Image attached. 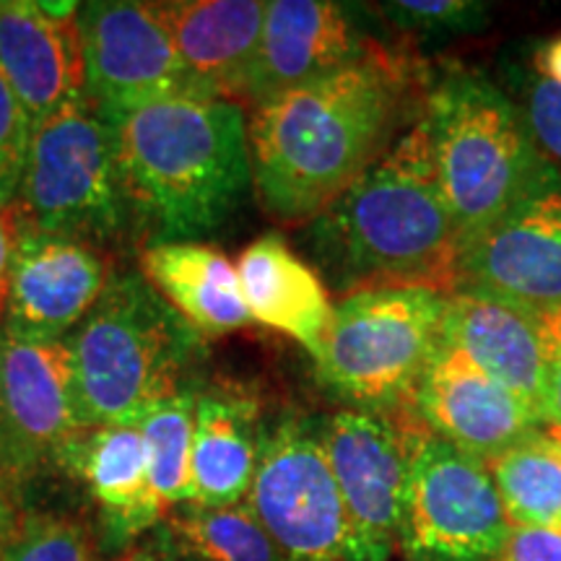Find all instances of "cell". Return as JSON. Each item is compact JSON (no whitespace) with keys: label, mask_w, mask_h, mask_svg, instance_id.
I'll list each match as a JSON object with an SVG mask.
<instances>
[{"label":"cell","mask_w":561,"mask_h":561,"mask_svg":"<svg viewBox=\"0 0 561 561\" xmlns=\"http://www.w3.org/2000/svg\"><path fill=\"white\" fill-rule=\"evenodd\" d=\"M512 528L561 530V439L541 426L486 462Z\"/></svg>","instance_id":"cell-24"},{"label":"cell","mask_w":561,"mask_h":561,"mask_svg":"<svg viewBox=\"0 0 561 561\" xmlns=\"http://www.w3.org/2000/svg\"><path fill=\"white\" fill-rule=\"evenodd\" d=\"M79 13L55 16L42 3L0 0V70L34 128L87 96Z\"/></svg>","instance_id":"cell-18"},{"label":"cell","mask_w":561,"mask_h":561,"mask_svg":"<svg viewBox=\"0 0 561 561\" xmlns=\"http://www.w3.org/2000/svg\"><path fill=\"white\" fill-rule=\"evenodd\" d=\"M21 231L19 214L13 206H0V322H3L5 291H9V273L13 261V248H16Z\"/></svg>","instance_id":"cell-32"},{"label":"cell","mask_w":561,"mask_h":561,"mask_svg":"<svg viewBox=\"0 0 561 561\" xmlns=\"http://www.w3.org/2000/svg\"><path fill=\"white\" fill-rule=\"evenodd\" d=\"M144 278L203 339L250 325L240 273L221 250L203 242H157L140 255Z\"/></svg>","instance_id":"cell-23"},{"label":"cell","mask_w":561,"mask_h":561,"mask_svg":"<svg viewBox=\"0 0 561 561\" xmlns=\"http://www.w3.org/2000/svg\"><path fill=\"white\" fill-rule=\"evenodd\" d=\"M411 411L426 432L489 462L543 426L541 416L439 341L411 392Z\"/></svg>","instance_id":"cell-15"},{"label":"cell","mask_w":561,"mask_h":561,"mask_svg":"<svg viewBox=\"0 0 561 561\" xmlns=\"http://www.w3.org/2000/svg\"><path fill=\"white\" fill-rule=\"evenodd\" d=\"M16 525H19V517L16 512H13L9 494L0 489V551H3V546L9 543V538L13 536V530H16Z\"/></svg>","instance_id":"cell-36"},{"label":"cell","mask_w":561,"mask_h":561,"mask_svg":"<svg viewBox=\"0 0 561 561\" xmlns=\"http://www.w3.org/2000/svg\"><path fill=\"white\" fill-rule=\"evenodd\" d=\"M115 561H157V549H153V541L138 546V549L125 551L123 557H117Z\"/></svg>","instance_id":"cell-38"},{"label":"cell","mask_w":561,"mask_h":561,"mask_svg":"<svg viewBox=\"0 0 561 561\" xmlns=\"http://www.w3.org/2000/svg\"><path fill=\"white\" fill-rule=\"evenodd\" d=\"M510 528L486 462L421 432L396 536L405 561H491Z\"/></svg>","instance_id":"cell-9"},{"label":"cell","mask_w":561,"mask_h":561,"mask_svg":"<svg viewBox=\"0 0 561 561\" xmlns=\"http://www.w3.org/2000/svg\"><path fill=\"white\" fill-rule=\"evenodd\" d=\"M424 432L409 409L380 413L341 409L320 419V439L346 507L377 559L396 549L403 491L416 437Z\"/></svg>","instance_id":"cell-10"},{"label":"cell","mask_w":561,"mask_h":561,"mask_svg":"<svg viewBox=\"0 0 561 561\" xmlns=\"http://www.w3.org/2000/svg\"><path fill=\"white\" fill-rule=\"evenodd\" d=\"M450 294L388 286L346 294L333 305L318 380L351 409H409L421 371L442 341Z\"/></svg>","instance_id":"cell-6"},{"label":"cell","mask_w":561,"mask_h":561,"mask_svg":"<svg viewBox=\"0 0 561 561\" xmlns=\"http://www.w3.org/2000/svg\"><path fill=\"white\" fill-rule=\"evenodd\" d=\"M110 280L100 248L21 227L0 328L26 339H68Z\"/></svg>","instance_id":"cell-16"},{"label":"cell","mask_w":561,"mask_h":561,"mask_svg":"<svg viewBox=\"0 0 561 561\" xmlns=\"http://www.w3.org/2000/svg\"><path fill=\"white\" fill-rule=\"evenodd\" d=\"M549 430H551V426H549ZM553 432H557V434H559V439H561V430H553Z\"/></svg>","instance_id":"cell-39"},{"label":"cell","mask_w":561,"mask_h":561,"mask_svg":"<svg viewBox=\"0 0 561 561\" xmlns=\"http://www.w3.org/2000/svg\"><path fill=\"white\" fill-rule=\"evenodd\" d=\"M11 479H9V466H5V437H3V403H0V489L9 494Z\"/></svg>","instance_id":"cell-37"},{"label":"cell","mask_w":561,"mask_h":561,"mask_svg":"<svg viewBox=\"0 0 561 561\" xmlns=\"http://www.w3.org/2000/svg\"><path fill=\"white\" fill-rule=\"evenodd\" d=\"M424 121L462 250L494 227L549 164L512 94L476 68L455 66L430 83Z\"/></svg>","instance_id":"cell-4"},{"label":"cell","mask_w":561,"mask_h":561,"mask_svg":"<svg viewBox=\"0 0 561 561\" xmlns=\"http://www.w3.org/2000/svg\"><path fill=\"white\" fill-rule=\"evenodd\" d=\"M21 227L100 248L133 227L112 125L87 96L32 130L13 201Z\"/></svg>","instance_id":"cell-7"},{"label":"cell","mask_w":561,"mask_h":561,"mask_svg":"<svg viewBox=\"0 0 561 561\" xmlns=\"http://www.w3.org/2000/svg\"><path fill=\"white\" fill-rule=\"evenodd\" d=\"M87 100L104 121L167 96L191 94L170 34L151 3L96 0L79 13Z\"/></svg>","instance_id":"cell-12"},{"label":"cell","mask_w":561,"mask_h":561,"mask_svg":"<svg viewBox=\"0 0 561 561\" xmlns=\"http://www.w3.org/2000/svg\"><path fill=\"white\" fill-rule=\"evenodd\" d=\"M0 403L11 483L58 466L62 447L87 430L68 339H26L0 328Z\"/></svg>","instance_id":"cell-11"},{"label":"cell","mask_w":561,"mask_h":561,"mask_svg":"<svg viewBox=\"0 0 561 561\" xmlns=\"http://www.w3.org/2000/svg\"><path fill=\"white\" fill-rule=\"evenodd\" d=\"M252 322L289 335L318 359L333 320L325 280L278 231H265L237 261Z\"/></svg>","instance_id":"cell-21"},{"label":"cell","mask_w":561,"mask_h":561,"mask_svg":"<svg viewBox=\"0 0 561 561\" xmlns=\"http://www.w3.org/2000/svg\"><path fill=\"white\" fill-rule=\"evenodd\" d=\"M164 528L201 561H284L248 502L231 507L182 504L167 512Z\"/></svg>","instance_id":"cell-26"},{"label":"cell","mask_w":561,"mask_h":561,"mask_svg":"<svg viewBox=\"0 0 561 561\" xmlns=\"http://www.w3.org/2000/svg\"><path fill=\"white\" fill-rule=\"evenodd\" d=\"M305 229L314 271L341 297L388 286L458 291L460 240L434 172L424 112Z\"/></svg>","instance_id":"cell-2"},{"label":"cell","mask_w":561,"mask_h":561,"mask_svg":"<svg viewBox=\"0 0 561 561\" xmlns=\"http://www.w3.org/2000/svg\"><path fill=\"white\" fill-rule=\"evenodd\" d=\"M203 335L138 273L115 276L68 335L87 426L140 424L161 398L191 388Z\"/></svg>","instance_id":"cell-5"},{"label":"cell","mask_w":561,"mask_h":561,"mask_svg":"<svg viewBox=\"0 0 561 561\" xmlns=\"http://www.w3.org/2000/svg\"><path fill=\"white\" fill-rule=\"evenodd\" d=\"M536 73L561 89V37L546 42L536 53Z\"/></svg>","instance_id":"cell-34"},{"label":"cell","mask_w":561,"mask_h":561,"mask_svg":"<svg viewBox=\"0 0 561 561\" xmlns=\"http://www.w3.org/2000/svg\"><path fill=\"white\" fill-rule=\"evenodd\" d=\"M265 432L261 405L242 388L198 390L193 430V502L231 507L248 500Z\"/></svg>","instance_id":"cell-22"},{"label":"cell","mask_w":561,"mask_h":561,"mask_svg":"<svg viewBox=\"0 0 561 561\" xmlns=\"http://www.w3.org/2000/svg\"><path fill=\"white\" fill-rule=\"evenodd\" d=\"M151 541H153V549H157V561H201V559H195L191 551L182 549V546L174 541V536L164 528V525L157 528Z\"/></svg>","instance_id":"cell-35"},{"label":"cell","mask_w":561,"mask_h":561,"mask_svg":"<svg viewBox=\"0 0 561 561\" xmlns=\"http://www.w3.org/2000/svg\"><path fill=\"white\" fill-rule=\"evenodd\" d=\"M442 341L541 416L546 385L561 351V312H538L496 294L458 289L447 301Z\"/></svg>","instance_id":"cell-14"},{"label":"cell","mask_w":561,"mask_h":561,"mask_svg":"<svg viewBox=\"0 0 561 561\" xmlns=\"http://www.w3.org/2000/svg\"><path fill=\"white\" fill-rule=\"evenodd\" d=\"M58 468L87 486L115 541L164 523L167 512L153 496L149 447L138 424L87 426L62 447Z\"/></svg>","instance_id":"cell-20"},{"label":"cell","mask_w":561,"mask_h":561,"mask_svg":"<svg viewBox=\"0 0 561 561\" xmlns=\"http://www.w3.org/2000/svg\"><path fill=\"white\" fill-rule=\"evenodd\" d=\"M541 419H543V426L561 430V351H559L557 359H553L549 385H546Z\"/></svg>","instance_id":"cell-33"},{"label":"cell","mask_w":561,"mask_h":561,"mask_svg":"<svg viewBox=\"0 0 561 561\" xmlns=\"http://www.w3.org/2000/svg\"><path fill=\"white\" fill-rule=\"evenodd\" d=\"M491 561H561L559 528H510Z\"/></svg>","instance_id":"cell-31"},{"label":"cell","mask_w":561,"mask_h":561,"mask_svg":"<svg viewBox=\"0 0 561 561\" xmlns=\"http://www.w3.org/2000/svg\"><path fill=\"white\" fill-rule=\"evenodd\" d=\"M0 561H94L89 530L66 515L21 517Z\"/></svg>","instance_id":"cell-27"},{"label":"cell","mask_w":561,"mask_h":561,"mask_svg":"<svg viewBox=\"0 0 561 561\" xmlns=\"http://www.w3.org/2000/svg\"><path fill=\"white\" fill-rule=\"evenodd\" d=\"M133 227L157 242L216 231L252 187L248 110L178 94L110 117Z\"/></svg>","instance_id":"cell-3"},{"label":"cell","mask_w":561,"mask_h":561,"mask_svg":"<svg viewBox=\"0 0 561 561\" xmlns=\"http://www.w3.org/2000/svg\"><path fill=\"white\" fill-rule=\"evenodd\" d=\"M512 100L520 107L541 159L561 178V89L543 76L530 73Z\"/></svg>","instance_id":"cell-29"},{"label":"cell","mask_w":561,"mask_h":561,"mask_svg":"<svg viewBox=\"0 0 561 561\" xmlns=\"http://www.w3.org/2000/svg\"><path fill=\"white\" fill-rule=\"evenodd\" d=\"M170 34L187 91L240 102L257 45L265 3L261 0H167L151 3Z\"/></svg>","instance_id":"cell-19"},{"label":"cell","mask_w":561,"mask_h":561,"mask_svg":"<svg viewBox=\"0 0 561 561\" xmlns=\"http://www.w3.org/2000/svg\"><path fill=\"white\" fill-rule=\"evenodd\" d=\"M430 73L377 42L362 60L257 104L252 191L273 221L307 227L424 112Z\"/></svg>","instance_id":"cell-1"},{"label":"cell","mask_w":561,"mask_h":561,"mask_svg":"<svg viewBox=\"0 0 561 561\" xmlns=\"http://www.w3.org/2000/svg\"><path fill=\"white\" fill-rule=\"evenodd\" d=\"M198 388H182L161 398L140 419L151 460V486L161 510L193 502V430Z\"/></svg>","instance_id":"cell-25"},{"label":"cell","mask_w":561,"mask_h":561,"mask_svg":"<svg viewBox=\"0 0 561 561\" xmlns=\"http://www.w3.org/2000/svg\"><path fill=\"white\" fill-rule=\"evenodd\" d=\"M458 289L561 312V178L551 167L494 227L460 250Z\"/></svg>","instance_id":"cell-13"},{"label":"cell","mask_w":561,"mask_h":561,"mask_svg":"<svg viewBox=\"0 0 561 561\" xmlns=\"http://www.w3.org/2000/svg\"><path fill=\"white\" fill-rule=\"evenodd\" d=\"M377 42L346 3L271 0L265 3L261 45L244 81L240 104H257L362 60Z\"/></svg>","instance_id":"cell-17"},{"label":"cell","mask_w":561,"mask_h":561,"mask_svg":"<svg viewBox=\"0 0 561 561\" xmlns=\"http://www.w3.org/2000/svg\"><path fill=\"white\" fill-rule=\"evenodd\" d=\"M244 502L284 561H380L328 466L320 419L289 413L265 432Z\"/></svg>","instance_id":"cell-8"},{"label":"cell","mask_w":561,"mask_h":561,"mask_svg":"<svg viewBox=\"0 0 561 561\" xmlns=\"http://www.w3.org/2000/svg\"><path fill=\"white\" fill-rule=\"evenodd\" d=\"M380 9L392 30L416 39L460 37L489 24V5L476 0H392Z\"/></svg>","instance_id":"cell-28"},{"label":"cell","mask_w":561,"mask_h":561,"mask_svg":"<svg viewBox=\"0 0 561 561\" xmlns=\"http://www.w3.org/2000/svg\"><path fill=\"white\" fill-rule=\"evenodd\" d=\"M34 125L0 70V206H13L26 167Z\"/></svg>","instance_id":"cell-30"}]
</instances>
